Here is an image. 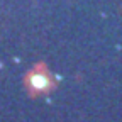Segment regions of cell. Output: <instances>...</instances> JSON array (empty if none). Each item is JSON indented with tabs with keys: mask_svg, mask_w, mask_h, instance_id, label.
Masks as SVG:
<instances>
[{
	"mask_svg": "<svg viewBox=\"0 0 122 122\" xmlns=\"http://www.w3.org/2000/svg\"><path fill=\"white\" fill-rule=\"evenodd\" d=\"M30 85L34 88H46L48 85V78L44 75H32L30 76Z\"/></svg>",
	"mask_w": 122,
	"mask_h": 122,
	"instance_id": "1",
	"label": "cell"
}]
</instances>
